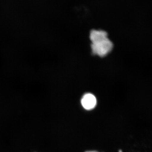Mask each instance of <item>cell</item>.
<instances>
[{
	"label": "cell",
	"mask_w": 152,
	"mask_h": 152,
	"mask_svg": "<svg viewBox=\"0 0 152 152\" xmlns=\"http://www.w3.org/2000/svg\"><path fill=\"white\" fill-rule=\"evenodd\" d=\"M107 33L104 31L92 30L90 38L92 42L93 54L104 57L112 50L113 44L107 37Z\"/></svg>",
	"instance_id": "cell-1"
},
{
	"label": "cell",
	"mask_w": 152,
	"mask_h": 152,
	"mask_svg": "<svg viewBox=\"0 0 152 152\" xmlns=\"http://www.w3.org/2000/svg\"><path fill=\"white\" fill-rule=\"evenodd\" d=\"M96 99L94 95L87 94L84 95L81 100V104L84 108L90 110H92L96 104Z\"/></svg>",
	"instance_id": "cell-2"
},
{
	"label": "cell",
	"mask_w": 152,
	"mask_h": 152,
	"mask_svg": "<svg viewBox=\"0 0 152 152\" xmlns=\"http://www.w3.org/2000/svg\"></svg>",
	"instance_id": "cell-3"
}]
</instances>
